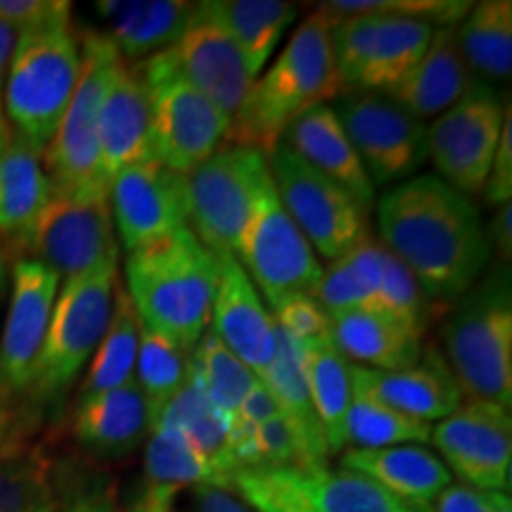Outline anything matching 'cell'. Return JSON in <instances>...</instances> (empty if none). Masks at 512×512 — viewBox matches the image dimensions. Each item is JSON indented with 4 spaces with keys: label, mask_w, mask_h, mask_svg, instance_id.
Listing matches in <instances>:
<instances>
[{
    "label": "cell",
    "mask_w": 512,
    "mask_h": 512,
    "mask_svg": "<svg viewBox=\"0 0 512 512\" xmlns=\"http://www.w3.org/2000/svg\"><path fill=\"white\" fill-rule=\"evenodd\" d=\"M375 209L380 245L427 299H456L477 285L494 247L470 197L439 176H413L389 185Z\"/></svg>",
    "instance_id": "6da1fadb"
},
{
    "label": "cell",
    "mask_w": 512,
    "mask_h": 512,
    "mask_svg": "<svg viewBox=\"0 0 512 512\" xmlns=\"http://www.w3.org/2000/svg\"><path fill=\"white\" fill-rule=\"evenodd\" d=\"M332 19L316 10L294 29L264 76H256L245 102L230 119L223 145H240L271 155L283 140L287 126L311 107L342 95L335 53Z\"/></svg>",
    "instance_id": "7a4b0ae2"
},
{
    "label": "cell",
    "mask_w": 512,
    "mask_h": 512,
    "mask_svg": "<svg viewBox=\"0 0 512 512\" xmlns=\"http://www.w3.org/2000/svg\"><path fill=\"white\" fill-rule=\"evenodd\" d=\"M216 256L185 226L126 256V294L140 325L192 351L211 323Z\"/></svg>",
    "instance_id": "3957f363"
},
{
    "label": "cell",
    "mask_w": 512,
    "mask_h": 512,
    "mask_svg": "<svg viewBox=\"0 0 512 512\" xmlns=\"http://www.w3.org/2000/svg\"><path fill=\"white\" fill-rule=\"evenodd\" d=\"M81 74V43L72 5L17 34L3 86V112L12 136L43 157L67 112Z\"/></svg>",
    "instance_id": "277c9868"
},
{
    "label": "cell",
    "mask_w": 512,
    "mask_h": 512,
    "mask_svg": "<svg viewBox=\"0 0 512 512\" xmlns=\"http://www.w3.org/2000/svg\"><path fill=\"white\" fill-rule=\"evenodd\" d=\"M448 368L467 399L512 401L510 275L496 271L463 294L444 328Z\"/></svg>",
    "instance_id": "5b68a950"
},
{
    "label": "cell",
    "mask_w": 512,
    "mask_h": 512,
    "mask_svg": "<svg viewBox=\"0 0 512 512\" xmlns=\"http://www.w3.org/2000/svg\"><path fill=\"white\" fill-rule=\"evenodd\" d=\"M117 283L119 259L64 280L29 387L36 396H60L91 361L110 325Z\"/></svg>",
    "instance_id": "8992f818"
},
{
    "label": "cell",
    "mask_w": 512,
    "mask_h": 512,
    "mask_svg": "<svg viewBox=\"0 0 512 512\" xmlns=\"http://www.w3.org/2000/svg\"><path fill=\"white\" fill-rule=\"evenodd\" d=\"M81 74L67 112L43 152L50 183L64 190H110L100 171V110L121 57L102 31H81Z\"/></svg>",
    "instance_id": "52a82bcc"
},
{
    "label": "cell",
    "mask_w": 512,
    "mask_h": 512,
    "mask_svg": "<svg viewBox=\"0 0 512 512\" xmlns=\"http://www.w3.org/2000/svg\"><path fill=\"white\" fill-rule=\"evenodd\" d=\"M110 190H64L53 185L34 223L15 240L27 259L41 261L60 280L119 259Z\"/></svg>",
    "instance_id": "ba28073f"
},
{
    "label": "cell",
    "mask_w": 512,
    "mask_h": 512,
    "mask_svg": "<svg viewBox=\"0 0 512 512\" xmlns=\"http://www.w3.org/2000/svg\"><path fill=\"white\" fill-rule=\"evenodd\" d=\"M140 67L150 95L152 159L174 174H190L226 143L230 119L176 72L169 50Z\"/></svg>",
    "instance_id": "9c48e42d"
},
{
    "label": "cell",
    "mask_w": 512,
    "mask_h": 512,
    "mask_svg": "<svg viewBox=\"0 0 512 512\" xmlns=\"http://www.w3.org/2000/svg\"><path fill=\"white\" fill-rule=\"evenodd\" d=\"M268 183L266 155L252 147L221 145L183 176L188 228L209 252H233L256 197Z\"/></svg>",
    "instance_id": "30bf717a"
},
{
    "label": "cell",
    "mask_w": 512,
    "mask_h": 512,
    "mask_svg": "<svg viewBox=\"0 0 512 512\" xmlns=\"http://www.w3.org/2000/svg\"><path fill=\"white\" fill-rule=\"evenodd\" d=\"M233 489L254 512H432L401 501L358 472L328 465L240 472Z\"/></svg>",
    "instance_id": "8fae6325"
},
{
    "label": "cell",
    "mask_w": 512,
    "mask_h": 512,
    "mask_svg": "<svg viewBox=\"0 0 512 512\" xmlns=\"http://www.w3.org/2000/svg\"><path fill=\"white\" fill-rule=\"evenodd\" d=\"M266 159L280 202L313 252L332 264L370 238L368 214L342 185L313 169L285 143Z\"/></svg>",
    "instance_id": "7c38bea8"
},
{
    "label": "cell",
    "mask_w": 512,
    "mask_h": 512,
    "mask_svg": "<svg viewBox=\"0 0 512 512\" xmlns=\"http://www.w3.org/2000/svg\"><path fill=\"white\" fill-rule=\"evenodd\" d=\"M230 254L271 306L297 294L313 297L323 275L309 240L294 226L280 202L273 178L256 197L252 214Z\"/></svg>",
    "instance_id": "4fadbf2b"
},
{
    "label": "cell",
    "mask_w": 512,
    "mask_h": 512,
    "mask_svg": "<svg viewBox=\"0 0 512 512\" xmlns=\"http://www.w3.org/2000/svg\"><path fill=\"white\" fill-rule=\"evenodd\" d=\"M373 185L411 178L427 159V126L384 93L349 91L332 107Z\"/></svg>",
    "instance_id": "5bb4252c"
},
{
    "label": "cell",
    "mask_w": 512,
    "mask_h": 512,
    "mask_svg": "<svg viewBox=\"0 0 512 512\" xmlns=\"http://www.w3.org/2000/svg\"><path fill=\"white\" fill-rule=\"evenodd\" d=\"M505 107L494 88L477 83L439 114L427 128V157L441 181L467 197L484 190L503 133Z\"/></svg>",
    "instance_id": "9a60e30c"
},
{
    "label": "cell",
    "mask_w": 512,
    "mask_h": 512,
    "mask_svg": "<svg viewBox=\"0 0 512 512\" xmlns=\"http://www.w3.org/2000/svg\"><path fill=\"white\" fill-rule=\"evenodd\" d=\"M441 463L460 482L479 491L510 489L512 420L510 408L496 401L467 399L432 427Z\"/></svg>",
    "instance_id": "2e32d148"
},
{
    "label": "cell",
    "mask_w": 512,
    "mask_h": 512,
    "mask_svg": "<svg viewBox=\"0 0 512 512\" xmlns=\"http://www.w3.org/2000/svg\"><path fill=\"white\" fill-rule=\"evenodd\" d=\"M110 211L128 254L157 245L188 226L183 176L157 159L128 166L110 181Z\"/></svg>",
    "instance_id": "e0dca14e"
},
{
    "label": "cell",
    "mask_w": 512,
    "mask_h": 512,
    "mask_svg": "<svg viewBox=\"0 0 512 512\" xmlns=\"http://www.w3.org/2000/svg\"><path fill=\"white\" fill-rule=\"evenodd\" d=\"M60 278L41 261L19 259L12 268V297L0 339V384L27 392L46 342Z\"/></svg>",
    "instance_id": "ac0fdd59"
},
{
    "label": "cell",
    "mask_w": 512,
    "mask_h": 512,
    "mask_svg": "<svg viewBox=\"0 0 512 512\" xmlns=\"http://www.w3.org/2000/svg\"><path fill=\"white\" fill-rule=\"evenodd\" d=\"M214 304L209 328L256 377L266 373L275 351V320L245 268L230 252H216Z\"/></svg>",
    "instance_id": "d6986e66"
},
{
    "label": "cell",
    "mask_w": 512,
    "mask_h": 512,
    "mask_svg": "<svg viewBox=\"0 0 512 512\" xmlns=\"http://www.w3.org/2000/svg\"><path fill=\"white\" fill-rule=\"evenodd\" d=\"M169 55L176 72L195 91H200L226 119L235 117L252 88L254 76L226 31L195 8L188 29Z\"/></svg>",
    "instance_id": "ffe728a7"
},
{
    "label": "cell",
    "mask_w": 512,
    "mask_h": 512,
    "mask_svg": "<svg viewBox=\"0 0 512 512\" xmlns=\"http://www.w3.org/2000/svg\"><path fill=\"white\" fill-rule=\"evenodd\" d=\"M351 382L408 418L444 420L463 403V394L437 349H422L418 363L401 370L351 366Z\"/></svg>",
    "instance_id": "44dd1931"
},
{
    "label": "cell",
    "mask_w": 512,
    "mask_h": 512,
    "mask_svg": "<svg viewBox=\"0 0 512 512\" xmlns=\"http://www.w3.org/2000/svg\"><path fill=\"white\" fill-rule=\"evenodd\" d=\"M100 171L107 183L128 166L152 159L150 95L143 67L121 60L100 110Z\"/></svg>",
    "instance_id": "7402d4cb"
},
{
    "label": "cell",
    "mask_w": 512,
    "mask_h": 512,
    "mask_svg": "<svg viewBox=\"0 0 512 512\" xmlns=\"http://www.w3.org/2000/svg\"><path fill=\"white\" fill-rule=\"evenodd\" d=\"M477 83L475 72L460 53L456 27H439L420 62L384 95L418 119H427L456 105Z\"/></svg>",
    "instance_id": "603a6c76"
},
{
    "label": "cell",
    "mask_w": 512,
    "mask_h": 512,
    "mask_svg": "<svg viewBox=\"0 0 512 512\" xmlns=\"http://www.w3.org/2000/svg\"><path fill=\"white\" fill-rule=\"evenodd\" d=\"M105 19V36L128 64L171 50L188 29L195 3L183 0H102L95 5Z\"/></svg>",
    "instance_id": "cb8c5ba5"
},
{
    "label": "cell",
    "mask_w": 512,
    "mask_h": 512,
    "mask_svg": "<svg viewBox=\"0 0 512 512\" xmlns=\"http://www.w3.org/2000/svg\"><path fill=\"white\" fill-rule=\"evenodd\" d=\"M280 143L297 152L304 162H309L330 181L342 185L358 207L370 214V209L375 207V185L370 183L366 169L358 162L354 147L330 105L311 107L294 124L287 126Z\"/></svg>",
    "instance_id": "d4e9b609"
},
{
    "label": "cell",
    "mask_w": 512,
    "mask_h": 512,
    "mask_svg": "<svg viewBox=\"0 0 512 512\" xmlns=\"http://www.w3.org/2000/svg\"><path fill=\"white\" fill-rule=\"evenodd\" d=\"M342 470L373 479L389 494L425 510H432V503L441 496V491L453 484V475L437 453L418 444L370 448V451L349 448L342 456Z\"/></svg>",
    "instance_id": "484cf974"
},
{
    "label": "cell",
    "mask_w": 512,
    "mask_h": 512,
    "mask_svg": "<svg viewBox=\"0 0 512 512\" xmlns=\"http://www.w3.org/2000/svg\"><path fill=\"white\" fill-rule=\"evenodd\" d=\"M228 489L216 470L178 432L155 430L145 448L143 482L128 512H176L178 498L192 486ZM230 491V489H228Z\"/></svg>",
    "instance_id": "4316f807"
},
{
    "label": "cell",
    "mask_w": 512,
    "mask_h": 512,
    "mask_svg": "<svg viewBox=\"0 0 512 512\" xmlns=\"http://www.w3.org/2000/svg\"><path fill=\"white\" fill-rule=\"evenodd\" d=\"M328 316L332 344L342 351L344 358L363 363V368L401 370L418 363L422 337L375 306Z\"/></svg>",
    "instance_id": "83f0119b"
},
{
    "label": "cell",
    "mask_w": 512,
    "mask_h": 512,
    "mask_svg": "<svg viewBox=\"0 0 512 512\" xmlns=\"http://www.w3.org/2000/svg\"><path fill=\"white\" fill-rule=\"evenodd\" d=\"M150 434V413L136 377L79 401L74 415V437L98 456H124Z\"/></svg>",
    "instance_id": "f1b7e54d"
},
{
    "label": "cell",
    "mask_w": 512,
    "mask_h": 512,
    "mask_svg": "<svg viewBox=\"0 0 512 512\" xmlns=\"http://www.w3.org/2000/svg\"><path fill=\"white\" fill-rule=\"evenodd\" d=\"M197 12L226 31L245 57L252 76L261 74L280 38L297 19V5L283 0H204Z\"/></svg>",
    "instance_id": "f546056e"
},
{
    "label": "cell",
    "mask_w": 512,
    "mask_h": 512,
    "mask_svg": "<svg viewBox=\"0 0 512 512\" xmlns=\"http://www.w3.org/2000/svg\"><path fill=\"white\" fill-rule=\"evenodd\" d=\"M259 380L278 399L285 418L292 422L294 430L299 432V437L304 441L306 451L311 453L313 463L318 467L328 465V441H325L323 427H320L316 408H313L299 344L285 330H275L273 361Z\"/></svg>",
    "instance_id": "4dcf8cb0"
},
{
    "label": "cell",
    "mask_w": 512,
    "mask_h": 512,
    "mask_svg": "<svg viewBox=\"0 0 512 512\" xmlns=\"http://www.w3.org/2000/svg\"><path fill=\"white\" fill-rule=\"evenodd\" d=\"M50 188L41 155L12 136L0 152V235L17 240L43 209Z\"/></svg>",
    "instance_id": "1f68e13d"
},
{
    "label": "cell",
    "mask_w": 512,
    "mask_h": 512,
    "mask_svg": "<svg viewBox=\"0 0 512 512\" xmlns=\"http://www.w3.org/2000/svg\"><path fill=\"white\" fill-rule=\"evenodd\" d=\"M309 394L323 427L328 451L344 448V422L351 403V363L330 339L299 344Z\"/></svg>",
    "instance_id": "d6a6232c"
},
{
    "label": "cell",
    "mask_w": 512,
    "mask_h": 512,
    "mask_svg": "<svg viewBox=\"0 0 512 512\" xmlns=\"http://www.w3.org/2000/svg\"><path fill=\"white\" fill-rule=\"evenodd\" d=\"M140 328L143 325H140V318L131 299H128L124 285L117 283L110 325H107L105 335H102L91 358V368H88L86 380L81 384V399L110 392V389L133 380L140 347Z\"/></svg>",
    "instance_id": "836d02e7"
},
{
    "label": "cell",
    "mask_w": 512,
    "mask_h": 512,
    "mask_svg": "<svg viewBox=\"0 0 512 512\" xmlns=\"http://www.w3.org/2000/svg\"><path fill=\"white\" fill-rule=\"evenodd\" d=\"M460 53L472 72L491 81L510 79L512 72V3L484 0L472 5L456 27Z\"/></svg>",
    "instance_id": "e575fe53"
},
{
    "label": "cell",
    "mask_w": 512,
    "mask_h": 512,
    "mask_svg": "<svg viewBox=\"0 0 512 512\" xmlns=\"http://www.w3.org/2000/svg\"><path fill=\"white\" fill-rule=\"evenodd\" d=\"M434 34L432 24L422 19L406 17H384L380 34L368 57L366 69L358 79L356 91L368 93H389L406 76L420 57L425 55Z\"/></svg>",
    "instance_id": "d590c367"
},
{
    "label": "cell",
    "mask_w": 512,
    "mask_h": 512,
    "mask_svg": "<svg viewBox=\"0 0 512 512\" xmlns=\"http://www.w3.org/2000/svg\"><path fill=\"white\" fill-rule=\"evenodd\" d=\"M382 264L384 247L373 238L363 240L342 259L332 261L330 268H323L313 297L328 313L373 306Z\"/></svg>",
    "instance_id": "8d00e7d4"
},
{
    "label": "cell",
    "mask_w": 512,
    "mask_h": 512,
    "mask_svg": "<svg viewBox=\"0 0 512 512\" xmlns=\"http://www.w3.org/2000/svg\"><path fill=\"white\" fill-rule=\"evenodd\" d=\"M432 439V425L408 418L373 394L351 382V403L344 422V446L389 448L403 444H425Z\"/></svg>",
    "instance_id": "74e56055"
},
{
    "label": "cell",
    "mask_w": 512,
    "mask_h": 512,
    "mask_svg": "<svg viewBox=\"0 0 512 512\" xmlns=\"http://www.w3.org/2000/svg\"><path fill=\"white\" fill-rule=\"evenodd\" d=\"M190 370L207 394L211 406L228 420L238 413L242 401L259 382L252 370L230 351L214 330H207L190 351Z\"/></svg>",
    "instance_id": "f35d334b"
},
{
    "label": "cell",
    "mask_w": 512,
    "mask_h": 512,
    "mask_svg": "<svg viewBox=\"0 0 512 512\" xmlns=\"http://www.w3.org/2000/svg\"><path fill=\"white\" fill-rule=\"evenodd\" d=\"M53 463L38 446L0 448V512H55Z\"/></svg>",
    "instance_id": "ab89813d"
},
{
    "label": "cell",
    "mask_w": 512,
    "mask_h": 512,
    "mask_svg": "<svg viewBox=\"0 0 512 512\" xmlns=\"http://www.w3.org/2000/svg\"><path fill=\"white\" fill-rule=\"evenodd\" d=\"M190 368V351L178 347L157 332L140 328V347L136 361V382L145 396L150 413V430L178 389L183 387Z\"/></svg>",
    "instance_id": "60d3db41"
},
{
    "label": "cell",
    "mask_w": 512,
    "mask_h": 512,
    "mask_svg": "<svg viewBox=\"0 0 512 512\" xmlns=\"http://www.w3.org/2000/svg\"><path fill=\"white\" fill-rule=\"evenodd\" d=\"M475 3L467 0H330L320 3L318 10L325 12L330 19H342L351 15H373L384 17H406L422 19L432 27H458L472 10Z\"/></svg>",
    "instance_id": "b9f144b4"
},
{
    "label": "cell",
    "mask_w": 512,
    "mask_h": 512,
    "mask_svg": "<svg viewBox=\"0 0 512 512\" xmlns=\"http://www.w3.org/2000/svg\"><path fill=\"white\" fill-rule=\"evenodd\" d=\"M373 306L399 320L401 325H406L408 330H413L420 337L427 328V320H430V299H427V294L422 292L413 273L387 249H384L382 275Z\"/></svg>",
    "instance_id": "7bdbcfd3"
},
{
    "label": "cell",
    "mask_w": 512,
    "mask_h": 512,
    "mask_svg": "<svg viewBox=\"0 0 512 512\" xmlns=\"http://www.w3.org/2000/svg\"><path fill=\"white\" fill-rule=\"evenodd\" d=\"M380 24L382 15H373V12L332 19V53H335V67L339 83H342V93L356 91L358 79L366 69L377 34H380Z\"/></svg>",
    "instance_id": "ee69618b"
},
{
    "label": "cell",
    "mask_w": 512,
    "mask_h": 512,
    "mask_svg": "<svg viewBox=\"0 0 512 512\" xmlns=\"http://www.w3.org/2000/svg\"><path fill=\"white\" fill-rule=\"evenodd\" d=\"M271 309L275 313V325L285 330L297 344L330 339L328 311L311 294H297V297L283 299V302L271 306Z\"/></svg>",
    "instance_id": "f6af8a7d"
},
{
    "label": "cell",
    "mask_w": 512,
    "mask_h": 512,
    "mask_svg": "<svg viewBox=\"0 0 512 512\" xmlns=\"http://www.w3.org/2000/svg\"><path fill=\"white\" fill-rule=\"evenodd\" d=\"M484 197L491 204H508L512 197V117L510 107H505V121H503V133L498 140L494 162H491L489 178L484 185Z\"/></svg>",
    "instance_id": "bcb514c9"
},
{
    "label": "cell",
    "mask_w": 512,
    "mask_h": 512,
    "mask_svg": "<svg viewBox=\"0 0 512 512\" xmlns=\"http://www.w3.org/2000/svg\"><path fill=\"white\" fill-rule=\"evenodd\" d=\"M64 5L62 0H0V17L19 31L36 27L46 22L55 12H60Z\"/></svg>",
    "instance_id": "7dc6e473"
},
{
    "label": "cell",
    "mask_w": 512,
    "mask_h": 512,
    "mask_svg": "<svg viewBox=\"0 0 512 512\" xmlns=\"http://www.w3.org/2000/svg\"><path fill=\"white\" fill-rule=\"evenodd\" d=\"M494 491H479L467 484H451L432 503V512H491Z\"/></svg>",
    "instance_id": "c3c4849f"
},
{
    "label": "cell",
    "mask_w": 512,
    "mask_h": 512,
    "mask_svg": "<svg viewBox=\"0 0 512 512\" xmlns=\"http://www.w3.org/2000/svg\"><path fill=\"white\" fill-rule=\"evenodd\" d=\"M278 415H285L283 408L275 396L271 394V389L266 387L264 382H256V387L247 394V399L242 401V406L238 408V413L233 415V425H242V427H259L264 422L278 418Z\"/></svg>",
    "instance_id": "681fc988"
},
{
    "label": "cell",
    "mask_w": 512,
    "mask_h": 512,
    "mask_svg": "<svg viewBox=\"0 0 512 512\" xmlns=\"http://www.w3.org/2000/svg\"><path fill=\"white\" fill-rule=\"evenodd\" d=\"M185 512H254L242 498L233 496V491L219 486H192L190 503Z\"/></svg>",
    "instance_id": "f907efd6"
},
{
    "label": "cell",
    "mask_w": 512,
    "mask_h": 512,
    "mask_svg": "<svg viewBox=\"0 0 512 512\" xmlns=\"http://www.w3.org/2000/svg\"><path fill=\"white\" fill-rule=\"evenodd\" d=\"M62 512H124V508L119 505L112 486L93 484L69 496Z\"/></svg>",
    "instance_id": "816d5d0a"
},
{
    "label": "cell",
    "mask_w": 512,
    "mask_h": 512,
    "mask_svg": "<svg viewBox=\"0 0 512 512\" xmlns=\"http://www.w3.org/2000/svg\"><path fill=\"white\" fill-rule=\"evenodd\" d=\"M491 247L496 245L498 254H501V259L510 261V254H512V204H501V209H498L496 219H494V226H491Z\"/></svg>",
    "instance_id": "f5cc1de1"
},
{
    "label": "cell",
    "mask_w": 512,
    "mask_h": 512,
    "mask_svg": "<svg viewBox=\"0 0 512 512\" xmlns=\"http://www.w3.org/2000/svg\"><path fill=\"white\" fill-rule=\"evenodd\" d=\"M15 43H17V29L0 17V100H3L5 74H8L12 53H15Z\"/></svg>",
    "instance_id": "db71d44e"
},
{
    "label": "cell",
    "mask_w": 512,
    "mask_h": 512,
    "mask_svg": "<svg viewBox=\"0 0 512 512\" xmlns=\"http://www.w3.org/2000/svg\"><path fill=\"white\" fill-rule=\"evenodd\" d=\"M10 140H12V131H10L8 119H5V112H3V100H0V152L5 150V145H8Z\"/></svg>",
    "instance_id": "11a10c76"
},
{
    "label": "cell",
    "mask_w": 512,
    "mask_h": 512,
    "mask_svg": "<svg viewBox=\"0 0 512 512\" xmlns=\"http://www.w3.org/2000/svg\"><path fill=\"white\" fill-rule=\"evenodd\" d=\"M491 512H512L510 494H503V491H494V505H491Z\"/></svg>",
    "instance_id": "9f6ffc18"
},
{
    "label": "cell",
    "mask_w": 512,
    "mask_h": 512,
    "mask_svg": "<svg viewBox=\"0 0 512 512\" xmlns=\"http://www.w3.org/2000/svg\"><path fill=\"white\" fill-rule=\"evenodd\" d=\"M3 278H5V256H3V249H0V285H3Z\"/></svg>",
    "instance_id": "6f0895ef"
}]
</instances>
